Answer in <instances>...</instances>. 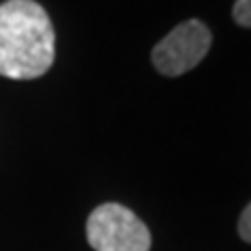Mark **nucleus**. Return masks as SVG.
I'll list each match as a JSON object with an SVG mask.
<instances>
[{
  "label": "nucleus",
  "instance_id": "f257e3e1",
  "mask_svg": "<svg viewBox=\"0 0 251 251\" xmlns=\"http://www.w3.org/2000/svg\"><path fill=\"white\" fill-rule=\"evenodd\" d=\"M54 63V27L36 0L0 4V75L36 80Z\"/></svg>",
  "mask_w": 251,
  "mask_h": 251
},
{
  "label": "nucleus",
  "instance_id": "f03ea898",
  "mask_svg": "<svg viewBox=\"0 0 251 251\" xmlns=\"http://www.w3.org/2000/svg\"><path fill=\"white\" fill-rule=\"evenodd\" d=\"M86 239L94 251H149L151 232L134 211L120 203H103L88 216Z\"/></svg>",
  "mask_w": 251,
  "mask_h": 251
},
{
  "label": "nucleus",
  "instance_id": "7ed1b4c3",
  "mask_svg": "<svg viewBox=\"0 0 251 251\" xmlns=\"http://www.w3.org/2000/svg\"><path fill=\"white\" fill-rule=\"evenodd\" d=\"M211 49V31L203 21H182L155 44L151 52L153 67L166 77L184 75L207 57Z\"/></svg>",
  "mask_w": 251,
  "mask_h": 251
},
{
  "label": "nucleus",
  "instance_id": "20e7f679",
  "mask_svg": "<svg viewBox=\"0 0 251 251\" xmlns=\"http://www.w3.org/2000/svg\"><path fill=\"white\" fill-rule=\"evenodd\" d=\"M232 19L237 25L251 29V0H237L232 6Z\"/></svg>",
  "mask_w": 251,
  "mask_h": 251
},
{
  "label": "nucleus",
  "instance_id": "39448f33",
  "mask_svg": "<svg viewBox=\"0 0 251 251\" xmlns=\"http://www.w3.org/2000/svg\"><path fill=\"white\" fill-rule=\"evenodd\" d=\"M237 228H239V237L245 243H251V203L241 211Z\"/></svg>",
  "mask_w": 251,
  "mask_h": 251
}]
</instances>
